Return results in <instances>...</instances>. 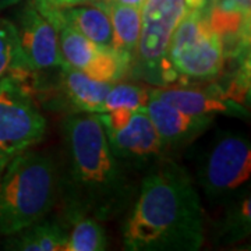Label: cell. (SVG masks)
Here are the masks:
<instances>
[{
    "mask_svg": "<svg viewBox=\"0 0 251 251\" xmlns=\"http://www.w3.org/2000/svg\"><path fill=\"white\" fill-rule=\"evenodd\" d=\"M28 78L7 75L0 80V179L14 158L45 135L46 119L31 95Z\"/></svg>",
    "mask_w": 251,
    "mask_h": 251,
    "instance_id": "cell-5",
    "label": "cell"
},
{
    "mask_svg": "<svg viewBox=\"0 0 251 251\" xmlns=\"http://www.w3.org/2000/svg\"><path fill=\"white\" fill-rule=\"evenodd\" d=\"M66 251H103L108 237L99 221L90 216H66Z\"/></svg>",
    "mask_w": 251,
    "mask_h": 251,
    "instance_id": "cell-16",
    "label": "cell"
},
{
    "mask_svg": "<svg viewBox=\"0 0 251 251\" xmlns=\"http://www.w3.org/2000/svg\"><path fill=\"white\" fill-rule=\"evenodd\" d=\"M59 49L63 60L73 69L85 72L92 60L97 57L100 46H97L80 32L63 24L59 27Z\"/></svg>",
    "mask_w": 251,
    "mask_h": 251,
    "instance_id": "cell-18",
    "label": "cell"
},
{
    "mask_svg": "<svg viewBox=\"0 0 251 251\" xmlns=\"http://www.w3.org/2000/svg\"><path fill=\"white\" fill-rule=\"evenodd\" d=\"M95 4L106 11L112 24V49L127 60H133L141 29V7L99 0Z\"/></svg>",
    "mask_w": 251,
    "mask_h": 251,
    "instance_id": "cell-11",
    "label": "cell"
},
{
    "mask_svg": "<svg viewBox=\"0 0 251 251\" xmlns=\"http://www.w3.org/2000/svg\"><path fill=\"white\" fill-rule=\"evenodd\" d=\"M62 69V90L66 98L77 112L100 113L103 112V100L113 84L91 78L84 72L64 64Z\"/></svg>",
    "mask_w": 251,
    "mask_h": 251,
    "instance_id": "cell-12",
    "label": "cell"
},
{
    "mask_svg": "<svg viewBox=\"0 0 251 251\" xmlns=\"http://www.w3.org/2000/svg\"><path fill=\"white\" fill-rule=\"evenodd\" d=\"M205 240L204 211L188 173L162 159L141 181L123 227L130 251H197Z\"/></svg>",
    "mask_w": 251,
    "mask_h": 251,
    "instance_id": "cell-2",
    "label": "cell"
},
{
    "mask_svg": "<svg viewBox=\"0 0 251 251\" xmlns=\"http://www.w3.org/2000/svg\"><path fill=\"white\" fill-rule=\"evenodd\" d=\"M20 1H21V0H0V11L7 9V7H11V6L20 3Z\"/></svg>",
    "mask_w": 251,
    "mask_h": 251,
    "instance_id": "cell-26",
    "label": "cell"
},
{
    "mask_svg": "<svg viewBox=\"0 0 251 251\" xmlns=\"http://www.w3.org/2000/svg\"><path fill=\"white\" fill-rule=\"evenodd\" d=\"M63 163L59 200L64 215L117 219L131 206L134 181L116 158L97 113L78 112L62 125Z\"/></svg>",
    "mask_w": 251,
    "mask_h": 251,
    "instance_id": "cell-1",
    "label": "cell"
},
{
    "mask_svg": "<svg viewBox=\"0 0 251 251\" xmlns=\"http://www.w3.org/2000/svg\"><path fill=\"white\" fill-rule=\"evenodd\" d=\"M184 14V0H144L140 38L131 60L140 78L159 87L177 78L168 60V49Z\"/></svg>",
    "mask_w": 251,
    "mask_h": 251,
    "instance_id": "cell-4",
    "label": "cell"
},
{
    "mask_svg": "<svg viewBox=\"0 0 251 251\" xmlns=\"http://www.w3.org/2000/svg\"><path fill=\"white\" fill-rule=\"evenodd\" d=\"M16 28L23 56L32 72L66 64L59 49L56 28L38 11L34 1L21 10Z\"/></svg>",
    "mask_w": 251,
    "mask_h": 251,
    "instance_id": "cell-9",
    "label": "cell"
},
{
    "mask_svg": "<svg viewBox=\"0 0 251 251\" xmlns=\"http://www.w3.org/2000/svg\"><path fill=\"white\" fill-rule=\"evenodd\" d=\"M208 21L222 41H234L239 36L246 38V31H249L250 27V14H246L239 9H222L212 4L208 11Z\"/></svg>",
    "mask_w": 251,
    "mask_h": 251,
    "instance_id": "cell-19",
    "label": "cell"
},
{
    "mask_svg": "<svg viewBox=\"0 0 251 251\" xmlns=\"http://www.w3.org/2000/svg\"><path fill=\"white\" fill-rule=\"evenodd\" d=\"M32 73L21 52L16 24L0 18V80L7 75L29 77Z\"/></svg>",
    "mask_w": 251,
    "mask_h": 251,
    "instance_id": "cell-17",
    "label": "cell"
},
{
    "mask_svg": "<svg viewBox=\"0 0 251 251\" xmlns=\"http://www.w3.org/2000/svg\"><path fill=\"white\" fill-rule=\"evenodd\" d=\"M251 147L242 135L225 133L208 152L198 172V181L211 201L233 197L250 180Z\"/></svg>",
    "mask_w": 251,
    "mask_h": 251,
    "instance_id": "cell-7",
    "label": "cell"
},
{
    "mask_svg": "<svg viewBox=\"0 0 251 251\" xmlns=\"http://www.w3.org/2000/svg\"><path fill=\"white\" fill-rule=\"evenodd\" d=\"M148 98H150V92L133 84L112 85L103 100V112L122 108L133 109V110L145 108Z\"/></svg>",
    "mask_w": 251,
    "mask_h": 251,
    "instance_id": "cell-20",
    "label": "cell"
},
{
    "mask_svg": "<svg viewBox=\"0 0 251 251\" xmlns=\"http://www.w3.org/2000/svg\"><path fill=\"white\" fill-rule=\"evenodd\" d=\"M150 95L163 102L169 103L175 108L180 109L190 115H244V109L237 106L232 100L215 97L212 94L196 90H184V88H163L153 90Z\"/></svg>",
    "mask_w": 251,
    "mask_h": 251,
    "instance_id": "cell-13",
    "label": "cell"
},
{
    "mask_svg": "<svg viewBox=\"0 0 251 251\" xmlns=\"http://www.w3.org/2000/svg\"><path fill=\"white\" fill-rule=\"evenodd\" d=\"M3 249L18 251L66 250V229L52 222H36L17 233L10 234Z\"/></svg>",
    "mask_w": 251,
    "mask_h": 251,
    "instance_id": "cell-15",
    "label": "cell"
},
{
    "mask_svg": "<svg viewBox=\"0 0 251 251\" xmlns=\"http://www.w3.org/2000/svg\"><path fill=\"white\" fill-rule=\"evenodd\" d=\"M59 201V166L45 152L25 151L0 179V234L10 236L42 221Z\"/></svg>",
    "mask_w": 251,
    "mask_h": 251,
    "instance_id": "cell-3",
    "label": "cell"
},
{
    "mask_svg": "<svg viewBox=\"0 0 251 251\" xmlns=\"http://www.w3.org/2000/svg\"><path fill=\"white\" fill-rule=\"evenodd\" d=\"M145 110L166 148L191 143L212 123L211 115H190L150 95Z\"/></svg>",
    "mask_w": 251,
    "mask_h": 251,
    "instance_id": "cell-10",
    "label": "cell"
},
{
    "mask_svg": "<svg viewBox=\"0 0 251 251\" xmlns=\"http://www.w3.org/2000/svg\"><path fill=\"white\" fill-rule=\"evenodd\" d=\"M168 60L177 78H212L224 66V42L209 25L208 13L186 11L175 29Z\"/></svg>",
    "mask_w": 251,
    "mask_h": 251,
    "instance_id": "cell-6",
    "label": "cell"
},
{
    "mask_svg": "<svg viewBox=\"0 0 251 251\" xmlns=\"http://www.w3.org/2000/svg\"><path fill=\"white\" fill-rule=\"evenodd\" d=\"M32 1L36 6H50V7H56V9H62L64 0H32Z\"/></svg>",
    "mask_w": 251,
    "mask_h": 251,
    "instance_id": "cell-22",
    "label": "cell"
},
{
    "mask_svg": "<svg viewBox=\"0 0 251 251\" xmlns=\"http://www.w3.org/2000/svg\"><path fill=\"white\" fill-rule=\"evenodd\" d=\"M108 1H113V3H119V4H126V6H134V7H141L144 0H108Z\"/></svg>",
    "mask_w": 251,
    "mask_h": 251,
    "instance_id": "cell-24",
    "label": "cell"
},
{
    "mask_svg": "<svg viewBox=\"0 0 251 251\" xmlns=\"http://www.w3.org/2000/svg\"><path fill=\"white\" fill-rule=\"evenodd\" d=\"M60 23L72 27L97 46L112 49V24L109 16L98 6H70L59 9ZM59 29V28H57Z\"/></svg>",
    "mask_w": 251,
    "mask_h": 251,
    "instance_id": "cell-14",
    "label": "cell"
},
{
    "mask_svg": "<svg viewBox=\"0 0 251 251\" xmlns=\"http://www.w3.org/2000/svg\"><path fill=\"white\" fill-rule=\"evenodd\" d=\"M109 145L127 168L144 169L161 161L165 147L145 108L135 109L120 130L106 131Z\"/></svg>",
    "mask_w": 251,
    "mask_h": 251,
    "instance_id": "cell-8",
    "label": "cell"
},
{
    "mask_svg": "<svg viewBox=\"0 0 251 251\" xmlns=\"http://www.w3.org/2000/svg\"><path fill=\"white\" fill-rule=\"evenodd\" d=\"M94 1H99V0H64L62 9L70 7V6H77V4H84V3H94Z\"/></svg>",
    "mask_w": 251,
    "mask_h": 251,
    "instance_id": "cell-25",
    "label": "cell"
},
{
    "mask_svg": "<svg viewBox=\"0 0 251 251\" xmlns=\"http://www.w3.org/2000/svg\"><path fill=\"white\" fill-rule=\"evenodd\" d=\"M251 208L250 196L243 194L242 200L234 201L233 208L227 212L225 219L222 234L227 237V242H239L250 233Z\"/></svg>",
    "mask_w": 251,
    "mask_h": 251,
    "instance_id": "cell-21",
    "label": "cell"
},
{
    "mask_svg": "<svg viewBox=\"0 0 251 251\" xmlns=\"http://www.w3.org/2000/svg\"><path fill=\"white\" fill-rule=\"evenodd\" d=\"M236 4V7L239 10H242L243 13L246 14H250V7H251V0H230Z\"/></svg>",
    "mask_w": 251,
    "mask_h": 251,
    "instance_id": "cell-23",
    "label": "cell"
}]
</instances>
